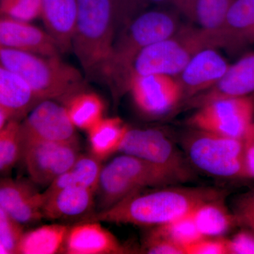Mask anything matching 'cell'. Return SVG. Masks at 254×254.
<instances>
[{
  "mask_svg": "<svg viewBox=\"0 0 254 254\" xmlns=\"http://www.w3.org/2000/svg\"><path fill=\"white\" fill-rule=\"evenodd\" d=\"M96 192L86 187L62 189L44 198L43 216L50 220L83 218L88 215L90 217L94 208Z\"/></svg>",
  "mask_w": 254,
  "mask_h": 254,
  "instance_id": "cell-18",
  "label": "cell"
},
{
  "mask_svg": "<svg viewBox=\"0 0 254 254\" xmlns=\"http://www.w3.org/2000/svg\"><path fill=\"white\" fill-rule=\"evenodd\" d=\"M174 1L175 0H115L116 34L133 18L147 11L150 6L173 4Z\"/></svg>",
  "mask_w": 254,
  "mask_h": 254,
  "instance_id": "cell-30",
  "label": "cell"
},
{
  "mask_svg": "<svg viewBox=\"0 0 254 254\" xmlns=\"http://www.w3.org/2000/svg\"><path fill=\"white\" fill-rule=\"evenodd\" d=\"M73 52L86 80L103 81L116 36L115 0H77Z\"/></svg>",
  "mask_w": 254,
  "mask_h": 254,
  "instance_id": "cell-3",
  "label": "cell"
},
{
  "mask_svg": "<svg viewBox=\"0 0 254 254\" xmlns=\"http://www.w3.org/2000/svg\"><path fill=\"white\" fill-rule=\"evenodd\" d=\"M176 185L155 165L123 153L102 168L97 190L100 211L140 190Z\"/></svg>",
  "mask_w": 254,
  "mask_h": 254,
  "instance_id": "cell-7",
  "label": "cell"
},
{
  "mask_svg": "<svg viewBox=\"0 0 254 254\" xmlns=\"http://www.w3.org/2000/svg\"><path fill=\"white\" fill-rule=\"evenodd\" d=\"M101 160L93 155H80L69 168L58 177L43 192L44 198L68 187H86L97 191L102 167Z\"/></svg>",
  "mask_w": 254,
  "mask_h": 254,
  "instance_id": "cell-23",
  "label": "cell"
},
{
  "mask_svg": "<svg viewBox=\"0 0 254 254\" xmlns=\"http://www.w3.org/2000/svg\"><path fill=\"white\" fill-rule=\"evenodd\" d=\"M41 102L26 80L18 73L0 67V108L9 114L11 120L26 117Z\"/></svg>",
  "mask_w": 254,
  "mask_h": 254,
  "instance_id": "cell-20",
  "label": "cell"
},
{
  "mask_svg": "<svg viewBox=\"0 0 254 254\" xmlns=\"http://www.w3.org/2000/svg\"><path fill=\"white\" fill-rule=\"evenodd\" d=\"M0 63L1 66L26 80L41 101L53 100L64 103L86 90V77L60 57L41 56L0 48Z\"/></svg>",
  "mask_w": 254,
  "mask_h": 254,
  "instance_id": "cell-4",
  "label": "cell"
},
{
  "mask_svg": "<svg viewBox=\"0 0 254 254\" xmlns=\"http://www.w3.org/2000/svg\"><path fill=\"white\" fill-rule=\"evenodd\" d=\"M128 128L121 119H102L87 131L91 154L102 161L119 152Z\"/></svg>",
  "mask_w": 254,
  "mask_h": 254,
  "instance_id": "cell-24",
  "label": "cell"
},
{
  "mask_svg": "<svg viewBox=\"0 0 254 254\" xmlns=\"http://www.w3.org/2000/svg\"><path fill=\"white\" fill-rule=\"evenodd\" d=\"M21 123L12 120L0 129V171L6 174L21 160Z\"/></svg>",
  "mask_w": 254,
  "mask_h": 254,
  "instance_id": "cell-28",
  "label": "cell"
},
{
  "mask_svg": "<svg viewBox=\"0 0 254 254\" xmlns=\"http://www.w3.org/2000/svg\"><path fill=\"white\" fill-rule=\"evenodd\" d=\"M244 229L232 239H227L228 254H254V233Z\"/></svg>",
  "mask_w": 254,
  "mask_h": 254,
  "instance_id": "cell-36",
  "label": "cell"
},
{
  "mask_svg": "<svg viewBox=\"0 0 254 254\" xmlns=\"http://www.w3.org/2000/svg\"><path fill=\"white\" fill-rule=\"evenodd\" d=\"M181 146L195 170L215 178H246L245 141L190 127Z\"/></svg>",
  "mask_w": 254,
  "mask_h": 254,
  "instance_id": "cell-6",
  "label": "cell"
},
{
  "mask_svg": "<svg viewBox=\"0 0 254 254\" xmlns=\"http://www.w3.org/2000/svg\"><path fill=\"white\" fill-rule=\"evenodd\" d=\"M235 0H195L190 21L208 31H217L223 26Z\"/></svg>",
  "mask_w": 254,
  "mask_h": 254,
  "instance_id": "cell-27",
  "label": "cell"
},
{
  "mask_svg": "<svg viewBox=\"0 0 254 254\" xmlns=\"http://www.w3.org/2000/svg\"><path fill=\"white\" fill-rule=\"evenodd\" d=\"M145 254H186L181 246L162 238L148 235L143 246Z\"/></svg>",
  "mask_w": 254,
  "mask_h": 254,
  "instance_id": "cell-35",
  "label": "cell"
},
{
  "mask_svg": "<svg viewBox=\"0 0 254 254\" xmlns=\"http://www.w3.org/2000/svg\"><path fill=\"white\" fill-rule=\"evenodd\" d=\"M0 46L41 56L60 57L63 54L47 31L30 22L6 16H1L0 20Z\"/></svg>",
  "mask_w": 254,
  "mask_h": 254,
  "instance_id": "cell-15",
  "label": "cell"
},
{
  "mask_svg": "<svg viewBox=\"0 0 254 254\" xmlns=\"http://www.w3.org/2000/svg\"><path fill=\"white\" fill-rule=\"evenodd\" d=\"M227 239L203 237L185 249L186 254H228Z\"/></svg>",
  "mask_w": 254,
  "mask_h": 254,
  "instance_id": "cell-34",
  "label": "cell"
},
{
  "mask_svg": "<svg viewBox=\"0 0 254 254\" xmlns=\"http://www.w3.org/2000/svg\"><path fill=\"white\" fill-rule=\"evenodd\" d=\"M33 182L11 178L0 182V208L23 225L41 221L44 196Z\"/></svg>",
  "mask_w": 254,
  "mask_h": 254,
  "instance_id": "cell-14",
  "label": "cell"
},
{
  "mask_svg": "<svg viewBox=\"0 0 254 254\" xmlns=\"http://www.w3.org/2000/svg\"><path fill=\"white\" fill-rule=\"evenodd\" d=\"M119 152L155 165L177 185L196 179L195 169L184 150L157 128H128Z\"/></svg>",
  "mask_w": 254,
  "mask_h": 254,
  "instance_id": "cell-8",
  "label": "cell"
},
{
  "mask_svg": "<svg viewBox=\"0 0 254 254\" xmlns=\"http://www.w3.org/2000/svg\"><path fill=\"white\" fill-rule=\"evenodd\" d=\"M225 200L206 202L192 212V218L203 237H224L237 226L235 215L227 208Z\"/></svg>",
  "mask_w": 254,
  "mask_h": 254,
  "instance_id": "cell-22",
  "label": "cell"
},
{
  "mask_svg": "<svg viewBox=\"0 0 254 254\" xmlns=\"http://www.w3.org/2000/svg\"><path fill=\"white\" fill-rule=\"evenodd\" d=\"M79 142L22 141L21 160L35 185L48 187L75 163Z\"/></svg>",
  "mask_w": 254,
  "mask_h": 254,
  "instance_id": "cell-10",
  "label": "cell"
},
{
  "mask_svg": "<svg viewBox=\"0 0 254 254\" xmlns=\"http://www.w3.org/2000/svg\"><path fill=\"white\" fill-rule=\"evenodd\" d=\"M22 224L0 208V254H17L23 234Z\"/></svg>",
  "mask_w": 254,
  "mask_h": 254,
  "instance_id": "cell-31",
  "label": "cell"
},
{
  "mask_svg": "<svg viewBox=\"0 0 254 254\" xmlns=\"http://www.w3.org/2000/svg\"><path fill=\"white\" fill-rule=\"evenodd\" d=\"M254 93V53L245 55L230 65L224 77L215 86L187 100V104L197 109L220 98L245 96Z\"/></svg>",
  "mask_w": 254,
  "mask_h": 254,
  "instance_id": "cell-16",
  "label": "cell"
},
{
  "mask_svg": "<svg viewBox=\"0 0 254 254\" xmlns=\"http://www.w3.org/2000/svg\"><path fill=\"white\" fill-rule=\"evenodd\" d=\"M74 126L88 131L103 118L104 103L96 93L86 90L64 103Z\"/></svg>",
  "mask_w": 254,
  "mask_h": 254,
  "instance_id": "cell-26",
  "label": "cell"
},
{
  "mask_svg": "<svg viewBox=\"0 0 254 254\" xmlns=\"http://www.w3.org/2000/svg\"><path fill=\"white\" fill-rule=\"evenodd\" d=\"M237 225L254 233V190L241 195L233 206Z\"/></svg>",
  "mask_w": 254,
  "mask_h": 254,
  "instance_id": "cell-33",
  "label": "cell"
},
{
  "mask_svg": "<svg viewBox=\"0 0 254 254\" xmlns=\"http://www.w3.org/2000/svg\"><path fill=\"white\" fill-rule=\"evenodd\" d=\"M77 13V0H42L41 17L63 54L73 51Z\"/></svg>",
  "mask_w": 254,
  "mask_h": 254,
  "instance_id": "cell-19",
  "label": "cell"
},
{
  "mask_svg": "<svg viewBox=\"0 0 254 254\" xmlns=\"http://www.w3.org/2000/svg\"><path fill=\"white\" fill-rule=\"evenodd\" d=\"M63 251L68 254H112L129 250L100 222L86 220L70 227Z\"/></svg>",
  "mask_w": 254,
  "mask_h": 254,
  "instance_id": "cell-17",
  "label": "cell"
},
{
  "mask_svg": "<svg viewBox=\"0 0 254 254\" xmlns=\"http://www.w3.org/2000/svg\"><path fill=\"white\" fill-rule=\"evenodd\" d=\"M221 47L218 32L182 25L173 36L142 50L133 63L131 76L153 73L176 76L200 50Z\"/></svg>",
  "mask_w": 254,
  "mask_h": 254,
  "instance_id": "cell-5",
  "label": "cell"
},
{
  "mask_svg": "<svg viewBox=\"0 0 254 254\" xmlns=\"http://www.w3.org/2000/svg\"><path fill=\"white\" fill-rule=\"evenodd\" d=\"M230 66L215 48L200 50L175 76L183 91L184 100H190L215 86Z\"/></svg>",
  "mask_w": 254,
  "mask_h": 254,
  "instance_id": "cell-13",
  "label": "cell"
},
{
  "mask_svg": "<svg viewBox=\"0 0 254 254\" xmlns=\"http://www.w3.org/2000/svg\"><path fill=\"white\" fill-rule=\"evenodd\" d=\"M254 94L213 100L197 108L187 123L191 128L244 139L253 125Z\"/></svg>",
  "mask_w": 254,
  "mask_h": 254,
  "instance_id": "cell-9",
  "label": "cell"
},
{
  "mask_svg": "<svg viewBox=\"0 0 254 254\" xmlns=\"http://www.w3.org/2000/svg\"><path fill=\"white\" fill-rule=\"evenodd\" d=\"M195 0H175L173 5L187 18L190 19Z\"/></svg>",
  "mask_w": 254,
  "mask_h": 254,
  "instance_id": "cell-38",
  "label": "cell"
},
{
  "mask_svg": "<svg viewBox=\"0 0 254 254\" xmlns=\"http://www.w3.org/2000/svg\"><path fill=\"white\" fill-rule=\"evenodd\" d=\"M140 190L105 210L93 214L88 220L114 224L158 227L191 213L199 205L225 198L228 192L212 187L180 185Z\"/></svg>",
  "mask_w": 254,
  "mask_h": 254,
  "instance_id": "cell-1",
  "label": "cell"
},
{
  "mask_svg": "<svg viewBox=\"0 0 254 254\" xmlns=\"http://www.w3.org/2000/svg\"><path fill=\"white\" fill-rule=\"evenodd\" d=\"M181 26L172 11L153 9L138 15L117 33L103 76L115 96L128 91L133 63L142 50L173 36Z\"/></svg>",
  "mask_w": 254,
  "mask_h": 254,
  "instance_id": "cell-2",
  "label": "cell"
},
{
  "mask_svg": "<svg viewBox=\"0 0 254 254\" xmlns=\"http://www.w3.org/2000/svg\"><path fill=\"white\" fill-rule=\"evenodd\" d=\"M222 48L233 50L254 43V0H235L218 31Z\"/></svg>",
  "mask_w": 254,
  "mask_h": 254,
  "instance_id": "cell-21",
  "label": "cell"
},
{
  "mask_svg": "<svg viewBox=\"0 0 254 254\" xmlns=\"http://www.w3.org/2000/svg\"><path fill=\"white\" fill-rule=\"evenodd\" d=\"M254 138V123L250 127V130H249L248 133H247L245 138Z\"/></svg>",
  "mask_w": 254,
  "mask_h": 254,
  "instance_id": "cell-39",
  "label": "cell"
},
{
  "mask_svg": "<svg viewBox=\"0 0 254 254\" xmlns=\"http://www.w3.org/2000/svg\"><path fill=\"white\" fill-rule=\"evenodd\" d=\"M70 227L61 224L43 225L23 234L17 254H54L64 250Z\"/></svg>",
  "mask_w": 254,
  "mask_h": 254,
  "instance_id": "cell-25",
  "label": "cell"
},
{
  "mask_svg": "<svg viewBox=\"0 0 254 254\" xmlns=\"http://www.w3.org/2000/svg\"><path fill=\"white\" fill-rule=\"evenodd\" d=\"M128 91L136 108L151 118L167 115L184 100L180 83L175 76L170 75H133Z\"/></svg>",
  "mask_w": 254,
  "mask_h": 254,
  "instance_id": "cell-11",
  "label": "cell"
},
{
  "mask_svg": "<svg viewBox=\"0 0 254 254\" xmlns=\"http://www.w3.org/2000/svg\"><path fill=\"white\" fill-rule=\"evenodd\" d=\"M42 0H1L2 16L31 22L41 16Z\"/></svg>",
  "mask_w": 254,
  "mask_h": 254,
  "instance_id": "cell-32",
  "label": "cell"
},
{
  "mask_svg": "<svg viewBox=\"0 0 254 254\" xmlns=\"http://www.w3.org/2000/svg\"><path fill=\"white\" fill-rule=\"evenodd\" d=\"M148 235L162 237L181 246L185 250L188 246L205 237L198 231L191 213L165 225L153 227Z\"/></svg>",
  "mask_w": 254,
  "mask_h": 254,
  "instance_id": "cell-29",
  "label": "cell"
},
{
  "mask_svg": "<svg viewBox=\"0 0 254 254\" xmlns=\"http://www.w3.org/2000/svg\"><path fill=\"white\" fill-rule=\"evenodd\" d=\"M74 126L64 105L53 100L40 102L21 123L22 141H78Z\"/></svg>",
  "mask_w": 254,
  "mask_h": 254,
  "instance_id": "cell-12",
  "label": "cell"
},
{
  "mask_svg": "<svg viewBox=\"0 0 254 254\" xmlns=\"http://www.w3.org/2000/svg\"><path fill=\"white\" fill-rule=\"evenodd\" d=\"M244 141L246 178H254V138H244Z\"/></svg>",
  "mask_w": 254,
  "mask_h": 254,
  "instance_id": "cell-37",
  "label": "cell"
}]
</instances>
